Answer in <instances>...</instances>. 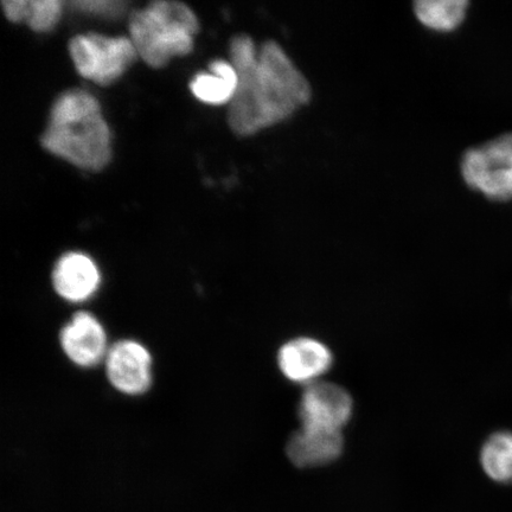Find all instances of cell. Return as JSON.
Returning <instances> with one entry per match:
<instances>
[{"mask_svg":"<svg viewBox=\"0 0 512 512\" xmlns=\"http://www.w3.org/2000/svg\"><path fill=\"white\" fill-rule=\"evenodd\" d=\"M229 54L239 83L228 105V124L238 136L283 123L310 101L309 81L279 43L256 47L251 36L242 34L230 41Z\"/></svg>","mask_w":512,"mask_h":512,"instance_id":"1","label":"cell"},{"mask_svg":"<svg viewBox=\"0 0 512 512\" xmlns=\"http://www.w3.org/2000/svg\"><path fill=\"white\" fill-rule=\"evenodd\" d=\"M43 149L86 171H101L112 159V132L95 96L69 89L51 107Z\"/></svg>","mask_w":512,"mask_h":512,"instance_id":"2","label":"cell"},{"mask_svg":"<svg viewBox=\"0 0 512 512\" xmlns=\"http://www.w3.org/2000/svg\"><path fill=\"white\" fill-rule=\"evenodd\" d=\"M200 23L187 4L158 0L134 11L128 31L147 66L163 68L174 57L191 53Z\"/></svg>","mask_w":512,"mask_h":512,"instance_id":"3","label":"cell"},{"mask_svg":"<svg viewBox=\"0 0 512 512\" xmlns=\"http://www.w3.org/2000/svg\"><path fill=\"white\" fill-rule=\"evenodd\" d=\"M68 50L76 72L102 87L117 82L139 57L130 37L94 32L73 37Z\"/></svg>","mask_w":512,"mask_h":512,"instance_id":"4","label":"cell"},{"mask_svg":"<svg viewBox=\"0 0 512 512\" xmlns=\"http://www.w3.org/2000/svg\"><path fill=\"white\" fill-rule=\"evenodd\" d=\"M464 181L490 200L512 198V133L466 151L462 160Z\"/></svg>","mask_w":512,"mask_h":512,"instance_id":"5","label":"cell"},{"mask_svg":"<svg viewBox=\"0 0 512 512\" xmlns=\"http://www.w3.org/2000/svg\"><path fill=\"white\" fill-rule=\"evenodd\" d=\"M354 412L351 395L338 384L316 382L307 386L298 406L302 427L342 432Z\"/></svg>","mask_w":512,"mask_h":512,"instance_id":"6","label":"cell"},{"mask_svg":"<svg viewBox=\"0 0 512 512\" xmlns=\"http://www.w3.org/2000/svg\"><path fill=\"white\" fill-rule=\"evenodd\" d=\"M108 381L128 396L143 395L152 384V356L149 349L133 339H123L110 347L105 358Z\"/></svg>","mask_w":512,"mask_h":512,"instance_id":"7","label":"cell"},{"mask_svg":"<svg viewBox=\"0 0 512 512\" xmlns=\"http://www.w3.org/2000/svg\"><path fill=\"white\" fill-rule=\"evenodd\" d=\"M64 355L80 368H93L105 361L107 335L100 320L91 312H76L60 332Z\"/></svg>","mask_w":512,"mask_h":512,"instance_id":"8","label":"cell"},{"mask_svg":"<svg viewBox=\"0 0 512 512\" xmlns=\"http://www.w3.org/2000/svg\"><path fill=\"white\" fill-rule=\"evenodd\" d=\"M277 361L288 381L307 387L328 373L334 364V355L328 345L318 339L298 337L279 349Z\"/></svg>","mask_w":512,"mask_h":512,"instance_id":"9","label":"cell"},{"mask_svg":"<svg viewBox=\"0 0 512 512\" xmlns=\"http://www.w3.org/2000/svg\"><path fill=\"white\" fill-rule=\"evenodd\" d=\"M51 280L57 296L76 304L87 302L98 292L101 274L91 256L70 252L56 262Z\"/></svg>","mask_w":512,"mask_h":512,"instance_id":"10","label":"cell"},{"mask_svg":"<svg viewBox=\"0 0 512 512\" xmlns=\"http://www.w3.org/2000/svg\"><path fill=\"white\" fill-rule=\"evenodd\" d=\"M343 448L342 432L300 427V430L288 439L286 454L294 466L310 469L334 463L342 456Z\"/></svg>","mask_w":512,"mask_h":512,"instance_id":"11","label":"cell"},{"mask_svg":"<svg viewBox=\"0 0 512 512\" xmlns=\"http://www.w3.org/2000/svg\"><path fill=\"white\" fill-rule=\"evenodd\" d=\"M238 73L232 63L214 61L209 72L197 74L190 83L192 94L204 104L229 105L238 89Z\"/></svg>","mask_w":512,"mask_h":512,"instance_id":"12","label":"cell"},{"mask_svg":"<svg viewBox=\"0 0 512 512\" xmlns=\"http://www.w3.org/2000/svg\"><path fill=\"white\" fill-rule=\"evenodd\" d=\"M60 0H6L4 15L12 23L27 24L36 32H49L59 24L63 12Z\"/></svg>","mask_w":512,"mask_h":512,"instance_id":"13","label":"cell"},{"mask_svg":"<svg viewBox=\"0 0 512 512\" xmlns=\"http://www.w3.org/2000/svg\"><path fill=\"white\" fill-rule=\"evenodd\" d=\"M466 0H421L414 4V12L425 27L438 31H451L464 21Z\"/></svg>","mask_w":512,"mask_h":512,"instance_id":"14","label":"cell"},{"mask_svg":"<svg viewBox=\"0 0 512 512\" xmlns=\"http://www.w3.org/2000/svg\"><path fill=\"white\" fill-rule=\"evenodd\" d=\"M483 470L498 483H512V433L501 432L486 440L480 453Z\"/></svg>","mask_w":512,"mask_h":512,"instance_id":"15","label":"cell"},{"mask_svg":"<svg viewBox=\"0 0 512 512\" xmlns=\"http://www.w3.org/2000/svg\"><path fill=\"white\" fill-rule=\"evenodd\" d=\"M72 6L82 14L105 18H118L127 10V3L111 2V0H83V2H73Z\"/></svg>","mask_w":512,"mask_h":512,"instance_id":"16","label":"cell"}]
</instances>
